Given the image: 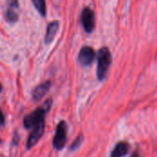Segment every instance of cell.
<instances>
[{
	"instance_id": "cell-1",
	"label": "cell",
	"mask_w": 157,
	"mask_h": 157,
	"mask_svg": "<svg viewBox=\"0 0 157 157\" xmlns=\"http://www.w3.org/2000/svg\"><path fill=\"white\" fill-rule=\"evenodd\" d=\"M111 62H112V55L108 47L101 48L98 53V68H97V75L99 81H103L107 77Z\"/></svg>"
},
{
	"instance_id": "cell-2",
	"label": "cell",
	"mask_w": 157,
	"mask_h": 157,
	"mask_svg": "<svg viewBox=\"0 0 157 157\" xmlns=\"http://www.w3.org/2000/svg\"><path fill=\"white\" fill-rule=\"evenodd\" d=\"M46 110H48V109L45 107L39 108V109H35L34 111H32L31 113H29V115H27L24 118V121H23L24 127L26 129L34 128L36 125H38L40 121H42L44 120Z\"/></svg>"
},
{
	"instance_id": "cell-3",
	"label": "cell",
	"mask_w": 157,
	"mask_h": 157,
	"mask_svg": "<svg viewBox=\"0 0 157 157\" xmlns=\"http://www.w3.org/2000/svg\"><path fill=\"white\" fill-rule=\"evenodd\" d=\"M66 133H67V125L62 121L56 129V132L52 141V145L56 150H62L66 144Z\"/></svg>"
},
{
	"instance_id": "cell-4",
	"label": "cell",
	"mask_w": 157,
	"mask_h": 157,
	"mask_svg": "<svg viewBox=\"0 0 157 157\" xmlns=\"http://www.w3.org/2000/svg\"><path fill=\"white\" fill-rule=\"evenodd\" d=\"M81 22L86 32H93L96 27V18L94 11L90 7H85L83 9L81 14Z\"/></svg>"
},
{
	"instance_id": "cell-5",
	"label": "cell",
	"mask_w": 157,
	"mask_h": 157,
	"mask_svg": "<svg viewBox=\"0 0 157 157\" xmlns=\"http://www.w3.org/2000/svg\"><path fill=\"white\" fill-rule=\"evenodd\" d=\"M44 128H45V122L44 120L40 121L38 125H36L34 128H32V131L30 134L29 135L28 142H27V149L32 148L41 138L43 132H44Z\"/></svg>"
},
{
	"instance_id": "cell-6",
	"label": "cell",
	"mask_w": 157,
	"mask_h": 157,
	"mask_svg": "<svg viewBox=\"0 0 157 157\" xmlns=\"http://www.w3.org/2000/svg\"><path fill=\"white\" fill-rule=\"evenodd\" d=\"M96 58V52L95 50L90 46H84L78 54V60L81 64L85 66L91 65Z\"/></svg>"
},
{
	"instance_id": "cell-7",
	"label": "cell",
	"mask_w": 157,
	"mask_h": 157,
	"mask_svg": "<svg viewBox=\"0 0 157 157\" xmlns=\"http://www.w3.org/2000/svg\"><path fill=\"white\" fill-rule=\"evenodd\" d=\"M130 150V144L127 142H119L113 148L110 157H124L126 156Z\"/></svg>"
},
{
	"instance_id": "cell-8",
	"label": "cell",
	"mask_w": 157,
	"mask_h": 157,
	"mask_svg": "<svg viewBox=\"0 0 157 157\" xmlns=\"http://www.w3.org/2000/svg\"><path fill=\"white\" fill-rule=\"evenodd\" d=\"M18 4L17 0H8V6L6 9V19L10 22H15L17 19Z\"/></svg>"
},
{
	"instance_id": "cell-9",
	"label": "cell",
	"mask_w": 157,
	"mask_h": 157,
	"mask_svg": "<svg viewBox=\"0 0 157 157\" xmlns=\"http://www.w3.org/2000/svg\"><path fill=\"white\" fill-rule=\"evenodd\" d=\"M50 87H51V82H50V81L44 82V83H42L41 85L38 86L33 90V93H32L33 98H34L35 100H40V99H41V98L47 94V92L49 91Z\"/></svg>"
},
{
	"instance_id": "cell-10",
	"label": "cell",
	"mask_w": 157,
	"mask_h": 157,
	"mask_svg": "<svg viewBox=\"0 0 157 157\" xmlns=\"http://www.w3.org/2000/svg\"><path fill=\"white\" fill-rule=\"evenodd\" d=\"M59 29V23L58 21H53L52 23L49 24L47 30H46V35H45V43L49 44L50 42H52L58 31Z\"/></svg>"
},
{
	"instance_id": "cell-11",
	"label": "cell",
	"mask_w": 157,
	"mask_h": 157,
	"mask_svg": "<svg viewBox=\"0 0 157 157\" xmlns=\"http://www.w3.org/2000/svg\"><path fill=\"white\" fill-rule=\"evenodd\" d=\"M34 6L36 7V9L39 11V13L45 17L46 15V2L45 0H31Z\"/></svg>"
},
{
	"instance_id": "cell-12",
	"label": "cell",
	"mask_w": 157,
	"mask_h": 157,
	"mask_svg": "<svg viewBox=\"0 0 157 157\" xmlns=\"http://www.w3.org/2000/svg\"><path fill=\"white\" fill-rule=\"evenodd\" d=\"M83 140H84V137H83L82 135H79V136L75 140V142L73 143V144L71 145L70 150H71V151H75V150H76V149L81 145V144L83 143Z\"/></svg>"
},
{
	"instance_id": "cell-13",
	"label": "cell",
	"mask_w": 157,
	"mask_h": 157,
	"mask_svg": "<svg viewBox=\"0 0 157 157\" xmlns=\"http://www.w3.org/2000/svg\"><path fill=\"white\" fill-rule=\"evenodd\" d=\"M5 123V117H4V114L0 109V125H3Z\"/></svg>"
},
{
	"instance_id": "cell-14",
	"label": "cell",
	"mask_w": 157,
	"mask_h": 157,
	"mask_svg": "<svg viewBox=\"0 0 157 157\" xmlns=\"http://www.w3.org/2000/svg\"><path fill=\"white\" fill-rule=\"evenodd\" d=\"M131 157H140V154H139L137 151H135V152L131 155Z\"/></svg>"
},
{
	"instance_id": "cell-15",
	"label": "cell",
	"mask_w": 157,
	"mask_h": 157,
	"mask_svg": "<svg viewBox=\"0 0 157 157\" xmlns=\"http://www.w3.org/2000/svg\"><path fill=\"white\" fill-rule=\"evenodd\" d=\"M1 91H2V85L0 84V92H1Z\"/></svg>"
},
{
	"instance_id": "cell-16",
	"label": "cell",
	"mask_w": 157,
	"mask_h": 157,
	"mask_svg": "<svg viewBox=\"0 0 157 157\" xmlns=\"http://www.w3.org/2000/svg\"><path fill=\"white\" fill-rule=\"evenodd\" d=\"M0 143H1V140H0Z\"/></svg>"
}]
</instances>
